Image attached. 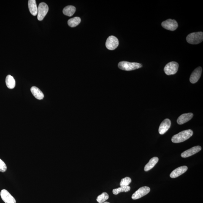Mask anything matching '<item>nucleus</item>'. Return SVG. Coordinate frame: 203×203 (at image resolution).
Listing matches in <instances>:
<instances>
[{
    "mask_svg": "<svg viewBox=\"0 0 203 203\" xmlns=\"http://www.w3.org/2000/svg\"><path fill=\"white\" fill-rule=\"evenodd\" d=\"M7 167L5 163L0 159V172H5L7 170Z\"/></svg>",
    "mask_w": 203,
    "mask_h": 203,
    "instance_id": "nucleus-24",
    "label": "nucleus"
},
{
    "mask_svg": "<svg viewBox=\"0 0 203 203\" xmlns=\"http://www.w3.org/2000/svg\"><path fill=\"white\" fill-rule=\"evenodd\" d=\"M6 84L8 88L13 89L15 85V81L14 77L10 75H8L6 78Z\"/></svg>",
    "mask_w": 203,
    "mask_h": 203,
    "instance_id": "nucleus-19",
    "label": "nucleus"
},
{
    "mask_svg": "<svg viewBox=\"0 0 203 203\" xmlns=\"http://www.w3.org/2000/svg\"><path fill=\"white\" fill-rule=\"evenodd\" d=\"M1 196L2 199L5 203H16L15 198L5 189L1 190Z\"/></svg>",
    "mask_w": 203,
    "mask_h": 203,
    "instance_id": "nucleus-9",
    "label": "nucleus"
},
{
    "mask_svg": "<svg viewBox=\"0 0 203 203\" xmlns=\"http://www.w3.org/2000/svg\"><path fill=\"white\" fill-rule=\"evenodd\" d=\"M150 188L149 187L144 186L142 187L136 191L132 196L133 200L139 199L148 194L150 191Z\"/></svg>",
    "mask_w": 203,
    "mask_h": 203,
    "instance_id": "nucleus-6",
    "label": "nucleus"
},
{
    "mask_svg": "<svg viewBox=\"0 0 203 203\" xmlns=\"http://www.w3.org/2000/svg\"><path fill=\"white\" fill-rule=\"evenodd\" d=\"M188 170V167L186 166H182L177 168L171 173L170 174V177L172 178H176L179 176L184 173Z\"/></svg>",
    "mask_w": 203,
    "mask_h": 203,
    "instance_id": "nucleus-13",
    "label": "nucleus"
},
{
    "mask_svg": "<svg viewBox=\"0 0 203 203\" xmlns=\"http://www.w3.org/2000/svg\"><path fill=\"white\" fill-rule=\"evenodd\" d=\"M179 64L176 62H170L166 65L164 68V72L167 75L176 74L178 71Z\"/></svg>",
    "mask_w": 203,
    "mask_h": 203,
    "instance_id": "nucleus-4",
    "label": "nucleus"
},
{
    "mask_svg": "<svg viewBox=\"0 0 203 203\" xmlns=\"http://www.w3.org/2000/svg\"><path fill=\"white\" fill-rule=\"evenodd\" d=\"M103 203H110L107 202H105Z\"/></svg>",
    "mask_w": 203,
    "mask_h": 203,
    "instance_id": "nucleus-25",
    "label": "nucleus"
},
{
    "mask_svg": "<svg viewBox=\"0 0 203 203\" xmlns=\"http://www.w3.org/2000/svg\"><path fill=\"white\" fill-rule=\"evenodd\" d=\"M158 160H159V159L157 157H154L152 158L151 159H150L148 163L145 166V168H144V170L146 172L150 170V169L154 167L155 165L158 163Z\"/></svg>",
    "mask_w": 203,
    "mask_h": 203,
    "instance_id": "nucleus-17",
    "label": "nucleus"
},
{
    "mask_svg": "<svg viewBox=\"0 0 203 203\" xmlns=\"http://www.w3.org/2000/svg\"><path fill=\"white\" fill-rule=\"evenodd\" d=\"M142 65L137 63H131L129 62L123 61L118 64V67L120 69L125 71H131L139 69L142 67Z\"/></svg>",
    "mask_w": 203,
    "mask_h": 203,
    "instance_id": "nucleus-2",
    "label": "nucleus"
},
{
    "mask_svg": "<svg viewBox=\"0 0 203 203\" xmlns=\"http://www.w3.org/2000/svg\"><path fill=\"white\" fill-rule=\"evenodd\" d=\"M109 195L107 193L103 192L98 196L96 200L99 203H103L108 199Z\"/></svg>",
    "mask_w": 203,
    "mask_h": 203,
    "instance_id": "nucleus-22",
    "label": "nucleus"
},
{
    "mask_svg": "<svg viewBox=\"0 0 203 203\" xmlns=\"http://www.w3.org/2000/svg\"><path fill=\"white\" fill-rule=\"evenodd\" d=\"M163 27L170 31H174L178 27V25L177 22L174 20L169 19L166 21L163 22L161 23Z\"/></svg>",
    "mask_w": 203,
    "mask_h": 203,
    "instance_id": "nucleus-8",
    "label": "nucleus"
},
{
    "mask_svg": "<svg viewBox=\"0 0 203 203\" xmlns=\"http://www.w3.org/2000/svg\"><path fill=\"white\" fill-rule=\"evenodd\" d=\"M119 42L117 38L114 36H110L108 38L106 42V46L109 50H115L119 46Z\"/></svg>",
    "mask_w": 203,
    "mask_h": 203,
    "instance_id": "nucleus-7",
    "label": "nucleus"
},
{
    "mask_svg": "<svg viewBox=\"0 0 203 203\" xmlns=\"http://www.w3.org/2000/svg\"><path fill=\"white\" fill-rule=\"evenodd\" d=\"M31 91L33 96L35 97L36 99L42 100L43 99L44 95L42 92L39 89V88L36 87H31Z\"/></svg>",
    "mask_w": 203,
    "mask_h": 203,
    "instance_id": "nucleus-16",
    "label": "nucleus"
},
{
    "mask_svg": "<svg viewBox=\"0 0 203 203\" xmlns=\"http://www.w3.org/2000/svg\"><path fill=\"white\" fill-rule=\"evenodd\" d=\"M201 146H198L193 147L189 150L184 152L181 154V156L182 158H187L192 156V155L195 154L198 152L201 151Z\"/></svg>",
    "mask_w": 203,
    "mask_h": 203,
    "instance_id": "nucleus-12",
    "label": "nucleus"
},
{
    "mask_svg": "<svg viewBox=\"0 0 203 203\" xmlns=\"http://www.w3.org/2000/svg\"><path fill=\"white\" fill-rule=\"evenodd\" d=\"M203 40V33L202 32L191 33L186 37V40L188 43L192 44L201 43L202 42Z\"/></svg>",
    "mask_w": 203,
    "mask_h": 203,
    "instance_id": "nucleus-3",
    "label": "nucleus"
},
{
    "mask_svg": "<svg viewBox=\"0 0 203 203\" xmlns=\"http://www.w3.org/2000/svg\"><path fill=\"white\" fill-rule=\"evenodd\" d=\"M193 131L191 129L186 130L175 135L172 138V141L174 143H180L184 142L193 136Z\"/></svg>",
    "mask_w": 203,
    "mask_h": 203,
    "instance_id": "nucleus-1",
    "label": "nucleus"
},
{
    "mask_svg": "<svg viewBox=\"0 0 203 203\" xmlns=\"http://www.w3.org/2000/svg\"><path fill=\"white\" fill-rule=\"evenodd\" d=\"M193 115L192 113L182 114L177 119V122L179 125H182L189 121L193 118Z\"/></svg>",
    "mask_w": 203,
    "mask_h": 203,
    "instance_id": "nucleus-14",
    "label": "nucleus"
},
{
    "mask_svg": "<svg viewBox=\"0 0 203 203\" xmlns=\"http://www.w3.org/2000/svg\"><path fill=\"white\" fill-rule=\"evenodd\" d=\"M49 10V7L46 3L42 2L39 4L38 8L37 19L39 21H42L47 15Z\"/></svg>",
    "mask_w": 203,
    "mask_h": 203,
    "instance_id": "nucleus-5",
    "label": "nucleus"
},
{
    "mask_svg": "<svg viewBox=\"0 0 203 203\" xmlns=\"http://www.w3.org/2000/svg\"><path fill=\"white\" fill-rule=\"evenodd\" d=\"M202 73V68L201 67L197 68L192 73L190 78V82L192 84L196 83L199 80Z\"/></svg>",
    "mask_w": 203,
    "mask_h": 203,
    "instance_id": "nucleus-10",
    "label": "nucleus"
},
{
    "mask_svg": "<svg viewBox=\"0 0 203 203\" xmlns=\"http://www.w3.org/2000/svg\"><path fill=\"white\" fill-rule=\"evenodd\" d=\"M76 10V8L74 6L69 5L65 7L63 10V13L64 15L71 17L74 15Z\"/></svg>",
    "mask_w": 203,
    "mask_h": 203,
    "instance_id": "nucleus-18",
    "label": "nucleus"
},
{
    "mask_svg": "<svg viewBox=\"0 0 203 203\" xmlns=\"http://www.w3.org/2000/svg\"><path fill=\"white\" fill-rule=\"evenodd\" d=\"M131 189L130 187L128 186L120 187V188H117L114 189L112 190V193L115 195H117L119 193L121 192H127L130 191Z\"/></svg>",
    "mask_w": 203,
    "mask_h": 203,
    "instance_id": "nucleus-21",
    "label": "nucleus"
},
{
    "mask_svg": "<svg viewBox=\"0 0 203 203\" xmlns=\"http://www.w3.org/2000/svg\"><path fill=\"white\" fill-rule=\"evenodd\" d=\"M81 19L80 17H74L68 20V24L71 27H74L77 26L81 23Z\"/></svg>",
    "mask_w": 203,
    "mask_h": 203,
    "instance_id": "nucleus-20",
    "label": "nucleus"
},
{
    "mask_svg": "<svg viewBox=\"0 0 203 203\" xmlns=\"http://www.w3.org/2000/svg\"><path fill=\"white\" fill-rule=\"evenodd\" d=\"M132 181L130 177H126L122 179L121 181L120 182V187L128 186Z\"/></svg>",
    "mask_w": 203,
    "mask_h": 203,
    "instance_id": "nucleus-23",
    "label": "nucleus"
},
{
    "mask_svg": "<svg viewBox=\"0 0 203 203\" xmlns=\"http://www.w3.org/2000/svg\"><path fill=\"white\" fill-rule=\"evenodd\" d=\"M171 125V122L169 119H166L163 120L160 124L158 130L159 134L161 135L164 134L170 127Z\"/></svg>",
    "mask_w": 203,
    "mask_h": 203,
    "instance_id": "nucleus-11",
    "label": "nucleus"
},
{
    "mask_svg": "<svg viewBox=\"0 0 203 203\" xmlns=\"http://www.w3.org/2000/svg\"><path fill=\"white\" fill-rule=\"evenodd\" d=\"M28 7L32 15L36 16L38 13V8L35 0H29L28 1Z\"/></svg>",
    "mask_w": 203,
    "mask_h": 203,
    "instance_id": "nucleus-15",
    "label": "nucleus"
}]
</instances>
